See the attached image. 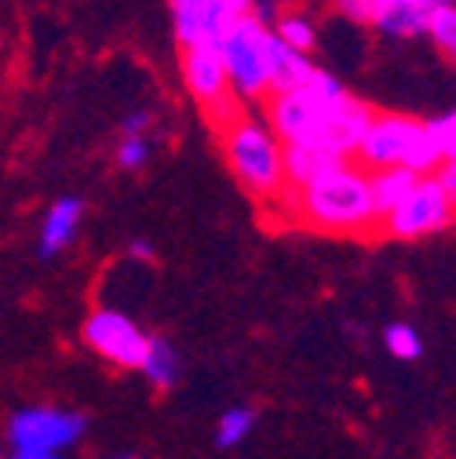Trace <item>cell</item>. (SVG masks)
<instances>
[{"mask_svg":"<svg viewBox=\"0 0 456 459\" xmlns=\"http://www.w3.org/2000/svg\"><path fill=\"white\" fill-rule=\"evenodd\" d=\"M296 222L321 230V234H369L380 226V212L373 201V179L358 160H344L329 168L314 183L289 190L281 201Z\"/></svg>","mask_w":456,"mask_h":459,"instance_id":"obj_1","label":"cell"},{"mask_svg":"<svg viewBox=\"0 0 456 459\" xmlns=\"http://www.w3.org/2000/svg\"><path fill=\"white\" fill-rule=\"evenodd\" d=\"M223 157L231 164L234 179L267 204H281L289 194V179H285V143L274 135L267 121H256L249 113H238L231 125L219 132Z\"/></svg>","mask_w":456,"mask_h":459,"instance_id":"obj_2","label":"cell"},{"mask_svg":"<svg viewBox=\"0 0 456 459\" xmlns=\"http://www.w3.org/2000/svg\"><path fill=\"white\" fill-rule=\"evenodd\" d=\"M347 95V88L339 84L329 70H311V77L289 91H270L263 99L267 109V125L274 128V135L285 146H296V143H321L329 125H332V113L339 106V99Z\"/></svg>","mask_w":456,"mask_h":459,"instance_id":"obj_3","label":"cell"},{"mask_svg":"<svg viewBox=\"0 0 456 459\" xmlns=\"http://www.w3.org/2000/svg\"><path fill=\"white\" fill-rule=\"evenodd\" d=\"M365 171L376 168H409L417 176H427L442 164V150L431 135L427 121L406 117V113H373V125L355 153Z\"/></svg>","mask_w":456,"mask_h":459,"instance_id":"obj_4","label":"cell"},{"mask_svg":"<svg viewBox=\"0 0 456 459\" xmlns=\"http://www.w3.org/2000/svg\"><path fill=\"white\" fill-rule=\"evenodd\" d=\"M267 40H270V26L256 12H245V15L231 19L226 30L215 37L223 66H226V81H231V91L241 102H263L270 95Z\"/></svg>","mask_w":456,"mask_h":459,"instance_id":"obj_5","label":"cell"},{"mask_svg":"<svg viewBox=\"0 0 456 459\" xmlns=\"http://www.w3.org/2000/svg\"><path fill=\"white\" fill-rule=\"evenodd\" d=\"M449 226H456V201L445 194V186L438 183L434 171L417 176L409 194L387 215H380V230L398 241H420V238L442 234Z\"/></svg>","mask_w":456,"mask_h":459,"instance_id":"obj_6","label":"cell"},{"mask_svg":"<svg viewBox=\"0 0 456 459\" xmlns=\"http://www.w3.org/2000/svg\"><path fill=\"white\" fill-rule=\"evenodd\" d=\"M88 430V420L81 412L33 405L19 409L8 420V448H44V452H66L74 448Z\"/></svg>","mask_w":456,"mask_h":459,"instance_id":"obj_7","label":"cell"},{"mask_svg":"<svg viewBox=\"0 0 456 459\" xmlns=\"http://www.w3.org/2000/svg\"><path fill=\"white\" fill-rule=\"evenodd\" d=\"M146 332L121 310L113 307H99L88 314L84 321V342L88 351H95L99 358H106L118 368H139L143 354H146Z\"/></svg>","mask_w":456,"mask_h":459,"instance_id":"obj_8","label":"cell"},{"mask_svg":"<svg viewBox=\"0 0 456 459\" xmlns=\"http://www.w3.org/2000/svg\"><path fill=\"white\" fill-rule=\"evenodd\" d=\"M180 74H183L187 91L201 106H212V102L231 95V81H226V66H223V55H219L215 40L187 44L180 55Z\"/></svg>","mask_w":456,"mask_h":459,"instance_id":"obj_9","label":"cell"},{"mask_svg":"<svg viewBox=\"0 0 456 459\" xmlns=\"http://www.w3.org/2000/svg\"><path fill=\"white\" fill-rule=\"evenodd\" d=\"M172 8V26H176V40L180 48L197 44V40H215L231 15H226L215 0H168Z\"/></svg>","mask_w":456,"mask_h":459,"instance_id":"obj_10","label":"cell"},{"mask_svg":"<svg viewBox=\"0 0 456 459\" xmlns=\"http://www.w3.org/2000/svg\"><path fill=\"white\" fill-rule=\"evenodd\" d=\"M373 106L369 102H362V99H355L351 91L339 99V106H336V113H332V125H329V132H325V146L329 150H336L339 157H351L355 160V153H358V146H362V139H365V132H369V125H373Z\"/></svg>","mask_w":456,"mask_h":459,"instance_id":"obj_11","label":"cell"},{"mask_svg":"<svg viewBox=\"0 0 456 459\" xmlns=\"http://www.w3.org/2000/svg\"><path fill=\"white\" fill-rule=\"evenodd\" d=\"M81 222H84V201L81 197H59L40 219L37 252L44 259H55L59 252H66L81 234Z\"/></svg>","mask_w":456,"mask_h":459,"instance_id":"obj_12","label":"cell"},{"mask_svg":"<svg viewBox=\"0 0 456 459\" xmlns=\"http://www.w3.org/2000/svg\"><path fill=\"white\" fill-rule=\"evenodd\" d=\"M351 157H339L336 150H329L325 143H296L285 146V179H289V190H300L307 183H314L318 176H325L329 168L344 164Z\"/></svg>","mask_w":456,"mask_h":459,"instance_id":"obj_13","label":"cell"},{"mask_svg":"<svg viewBox=\"0 0 456 459\" xmlns=\"http://www.w3.org/2000/svg\"><path fill=\"white\" fill-rule=\"evenodd\" d=\"M314 63H311V55L307 51H296L289 48L285 40H277L270 33L267 40V81H270V91H289L296 84H303L311 77Z\"/></svg>","mask_w":456,"mask_h":459,"instance_id":"obj_14","label":"cell"},{"mask_svg":"<svg viewBox=\"0 0 456 459\" xmlns=\"http://www.w3.org/2000/svg\"><path fill=\"white\" fill-rule=\"evenodd\" d=\"M139 372L146 376V383L153 390H172L180 383V376H183V358H180V351L168 339L150 335L146 339V354L139 361Z\"/></svg>","mask_w":456,"mask_h":459,"instance_id":"obj_15","label":"cell"},{"mask_svg":"<svg viewBox=\"0 0 456 459\" xmlns=\"http://www.w3.org/2000/svg\"><path fill=\"white\" fill-rule=\"evenodd\" d=\"M369 179H373L376 212L387 215L398 201L409 194V186L417 183V171H409V168H376V171H369Z\"/></svg>","mask_w":456,"mask_h":459,"instance_id":"obj_16","label":"cell"},{"mask_svg":"<svg viewBox=\"0 0 456 459\" xmlns=\"http://www.w3.org/2000/svg\"><path fill=\"white\" fill-rule=\"evenodd\" d=\"M270 33H274L277 40H285L289 48H296V51H307V55L318 48V26H314V19L303 15V12H277Z\"/></svg>","mask_w":456,"mask_h":459,"instance_id":"obj_17","label":"cell"},{"mask_svg":"<svg viewBox=\"0 0 456 459\" xmlns=\"http://www.w3.org/2000/svg\"><path fill=\"white\" fill-rule=\"evenodd\" d=\"M256 409H249V405H234V409H226L223 416H219V423H215V445L219 448H238V445H245L249 437H252V430H256Z\"/></svg>","mask_w":456,"mask_h":459,"instance_id":"obj_18","label":"cell"},{"mask_svg":"<svg viewBox=\"0 0 456 459\" xmlns=\"http://www.w3.org/2000/svg\"><path fill=\"white\" fill-rule=\"evenodd\" d=\"M424 33L434 40V48L456 66V4H449V0H445V4H434L427 12V30Z\"/></svg>","mask_w":456,"mask_h":459,"instance_id":"obj_19","label":"cell"},{"mask_svg":"<svg viewBox=\"0 0 456 459\" xmlns=\"http://www.w3.org/2000/svg\"><path fill=\"white\" fill-rule=\"evenodd\" d=\"M383 351L398 361H417L424 358V339L409 321H394L383 328Z\"/></svg>","mask_w":456,"mask_h":459,"instance_id":"obj_20","label":"cell"},{"mask_svg":"<svg viewBox=\"0 0 456 459\" xmlns=\"http://www.w3.org/2000/svg\"><path fill=\"white\" fill-rule=\"evenodd\" d=\"M150 153H153L150 135H121V143H118V168L139 171V168H146Z\"/></svg>","mask_w":456,"mask_h":459,"instance_id":"obj_21","label":"cell"},{"mask_svg":"<svg viewBox=\"0 0 456 459\" xmlns=\"http://www.w3.org/2000/svg\"><path fill=\"white\" fill-rule=\"evenodd\" d=\"M431 125V135L442 150V160L445 157H456V113H449V117H438V121H427Z\"/></svg>","mask_w":456,"mask_h":459,"instance_id":"obj_22","label":"cell"},{"mask_svg":"<svg viewBox=\"0 0 456 459\" xmlns=\"http://www.w3.org/2000/svg\"><path fill=\"white\" fill-rule=\"evenodd\" d=\"M336 12L351 19V22H369L373 26V15H376V0H332Z\"/></svg>","mask_w":456,"mask_h":459,"instance_id":"obj_23","label":"cell"},{"mask_svg":"<svg viewBox=\"0 0 456 459\" xmlns=\"http://www.w3.org/2000/svg\"><path fill=\"white\" fill-rule=\"evenodd\" d=\"M150 125H153L150 109H132L128 117L121 121V135H150Z\"/></svg>","mask_w":456,"mask_h":459,"instance_id":"obj_24","label":"cell"},{"mask_svg":"<svg viewBox=\"0 0 456 459\" xmlns=\"http://www.w3.org/2000/svg\"><path fill=\"white\" fill-rule=\"evenodd\" d=\"M434 176H438V183L445 186V194L456 201V157H445V160L434 168Z\"/></svg>","mask_w":456,"mask_h":459,"instance_id":"obj_25","label":"cell"},{"mask_svg":"<svg viewBox=\"0 0 456 459\" xmlns=\"http://www.w3.org/2000/svg\"><path fill=\"white\" fill-rule=\"evenodd\" d=\"M128 255L139 259V263H150V259H157V248H153L146 238H132V241H128Z\"/></svg>","mask_w":456,"mask_h":459,"instance_id":"obj_26","label":"cell"},{"mask_svg":"<svg viewBox=\"0 0 456 459\" xmlns=\"http://www.w3.org/2000/svg\"><path fill=\"white\" fill-rule=\"evenodd\" d=\"M4 459H66L63 452H44V448H8Z\"/></svg>","mask_w":456,"mask_h":459,"instance_id":"obj_27","label":"cell"},{"mask_svg":"<svg viewBox=\"0 0 456 459\" xmlns=\"http://www.w3.org/2000/svg\"><path fill=\"white\" fill-rule=\"evenodd\" d=\"M215 4L231 15V19H238V15H245V12H252V4L256 0H215Z\"/></svg>","mask_w":456,"mask_h":459,"instance_id":"obj_28","label":"cell"},{"mask_svg":"<svg viewBox=\"0 0 456 459\" xmlns=\"http://www.w3.org/2000/svg\"><path fill=\"white\" fill-rule=\"evenodd\" d=\"M113 459H139V455H113Z\"/></svg>","mask_w":456,"mask_h":459,"instance_id":"obj_29","label":"cell"},{"mask_svg":"<svg viewBox=\"0 0 456 459\" xmlns=\"http://www.w3.org/2000/svg\"><path fill=\"white\" fill-rule=\"evenodd\" d=\"M449 4H456V0H449Z\"/></svg>","mask_w":456,"mask_h":459,"instance_id":"obj_30","label":"cell"}]
</instances>
